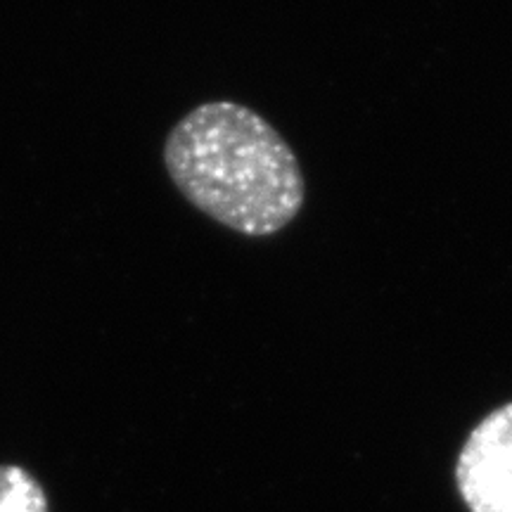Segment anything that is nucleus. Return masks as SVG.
Segmentation results:
<instances>
[{
  "label": "nucleus",
  "mask_w": 512,
  "mask_h": 512,
  "mask_svg": "<svg viewBox=\"0 0 512 512\" xmlns=\"http://www.w3.org/2000/svg\"><path fill=\"white\" fill-rule=\"evenodd\" d=\"M164 162L185 200L235 233H278L304 204L292 147L235 102H207L185 114L166 138Z\"/></svg>",
  "instance_id": "obj_1"
},
{
  "label": "nucleus",
  "mask_w": 512,
  "mask_h": 512,
  "mask_svg": "<svg viewBox=\"0 0 512 512\" xmlns=\"http://www.w3.org/2000/svg\"><path fill=\"white\" fill-rule=\"evenodd\" d=\"M456 479L470 512H512V403L472 430L458 456Z\"/></svg>",
  "instance_id": "obj_2"
},
{
  "label": "nucleus",
  "mask_w": 512,
  "mask_h": 512,
  "mask_svg": "<svg viewBox=\"0 0 512 512\" xmlns=\"http://www.w3.org/2000/svg\"><path fill=\"white\" fill-rule=\"evenodd\" d=\"M0 512H48L41 484L17 465H0Z\"/></svg>",
  "instance_id": "obj_3"
}]
</instances>
